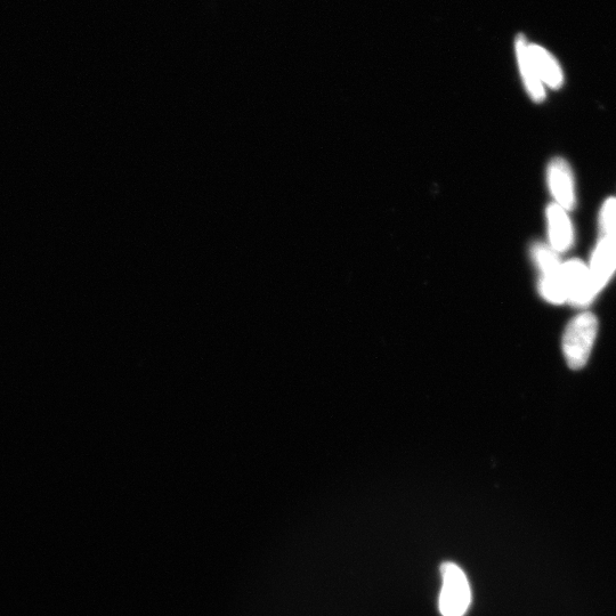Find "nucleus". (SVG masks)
Segmentation results:
<instances>
[{
  "mask_svg": "<svg viewBox=\"0 0 616 616\" xmlns=\"http://www.w3.org/2000/svg\"><path fill=\"white\" fill-rule=\"evenodd\" d=\"M531 256L540 271L539 291L547 302L561 305L569 301L559 255L545 243H534Z\"/></svg>",
  "mask_w": 616,
  "mask_h": 616,
  "instance_id": "1",
  "label": "nucleus"
},
{
  "mask_svg": "<svg viewBox=\"0 0 616 616\" xmlns=\"http://www.w3.org/2000/svg\"><path fill=\"white\" fill-rule=\"evenodd\" d=\"M598 331L596 316L582 313L567 326L563 338V352L569 366L578 370L587 363Z\"/></svg>",
  "mask_w": 616,
  "mask_h": 616,
  "instance_id": "2",
  "label": "nucleus"
},
{
  "mask_svg": "<svg viewBox=\"0 0 616 616\" xmlns=\"http://www.w3.org/2000/svg\"><path fill=\"white\" fill-rule=\"evenodd\" d=\"M441 571L443 586L439 606L442 615L464 616L472 601L466 574L453 563H444Z\"/></svg>",
  "mask_w": 616,
  "mask_h": 616,
  "instance_id": "3",
  "label": "nucleus"
},
{
  "mask_svg": "<svg viewBox=\"0 0 616 616\" xmlns=\"http://www.w3.org/2000/svg\"><path fill=\"white\" fill-rule=\"evenodd\" d=\"M590 287L595 297L616 273V234L601 235L588 264Z\"/></svg>",
  "mask_w": 616,
  "mask_h": 616,
  "instance_id": "4",
  "label": "nucleus"
},
{
  "mask_svg": "<svg viewBox=\"0 0 616 616\" xmlns=\"http://www.w3.org/2000/svg\"><path fill=\"white\" fill-rule=\"evenodd\" d=\"M547 182L554 204L561 206L567 212L577 207V186L569 161L564 158H554L547 168Z\"/></svg>",
  "mask_w": 616,
  "mask_h": 616,
  "instance_id": "5",
  "label": "nucleus"
},
{
  "mask_svg": "<svg viewBox=\"0 0 616 616\" xmlns=\"http://www.w3.org/2000/svg\"><path fill=\"white\" fill-rule=\"evenodd\" d=\"M563 278L567 291V298L574 306H588L596 298L590 287L588 264L581 259L574 258L563 263Z\"/></svg>",
  "mask_w": 616,
  "mask_h": 616,
  "instance_id": "6",
  "label": "nucleus"
},
{
  "mask_svg": "<svg viewBox=\"0 0 616 616\" xmlns=\"http://www.w3.org/2000/svg\"><path fill=\"white\" fill-rule=\"evenodd\" d=\"M549 247L556 253L569 251L575 240V232L571 216L567 210L556 204H550L546 212Z\"/></svg>",
  "mask_w": 616,
  "mask_h": 616,
  "instance_id": "7",
  "label": "nucleus"
},
{
  "mask_svg": "<svg viewBox=\"0 0 616 616\" xmlns=\"http://www.w3.org/2000/svg\"><path fill=\"white\" fill-rule=\"evenodd\" d=\"M516 55L526 91H528L531 99L537 103L545 101L546 88L542 84L536 67H534L529 53V46L526 45L523 37L516 40Z\"/></svg>",
  "mask_w": 616,
  "mask_h": 616,
  "instance_id": "8",
  "label": "nucleus"
},
{
  "mask_svg": "<svg viewBox=\"0 0 616 616\" xmlns=\"http://www.w3.org/2000/svg\"><path fill=\"white\" fill-rule=\"evenodd\" d=\"M529 53L543 86L551 89L561 88L564 84V74L554 56L539 45H529Z\"/></svg>",
  "mask_w": 616,
  "mask_h": 616,
  "instance_id": "9",
  "label": "nucleus"
},
{
  "mask_svg": "<svg viewBox=\"0 0 616 616\" xmlns=\"http://www.w3.org/2000/svg\"><path fill=\"white\" fill-rule=\"evenodd\" d=\"M599 230L601 235L616 234V198H609L599 212Z\"/></svg>",
  "mask_w": 616,
  "mask_h": 616,
  "instance_id": "10",
  "label": "nucleus"
}]
</instances>
